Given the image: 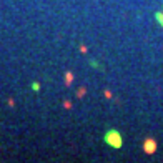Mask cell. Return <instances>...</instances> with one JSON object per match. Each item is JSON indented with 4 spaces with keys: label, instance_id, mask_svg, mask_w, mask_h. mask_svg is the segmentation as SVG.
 <instances>
[{
    "label": "cell",
    "instance_id": "obj_5",
    "mask_svg": "<svg viewBox=\"0 0 163 163\" xmlns=\"http://www.w3.org/2000/svg\"><path fill=\"white\" fill-rule=\"evenodd\" d=\"M157 18L162 22V25H163V13H157Z\"/></svg>",
    "mask_w": 163,
    "mask_h": 163
},
{
    "label": "cell",
    "instance_id": "obj_2",
    "mask_svg": "<svg viewBox=\"0 0 163 163\" xmlns=\"http://www.w3.org/2000/svg\"><path fill=\"white\" fill-rule=\"evenodd\" d=\"M145 150L148 151V153H151V151L155 150V141H153V140H148V141H145Z\"/></svg>",
    "mask_w": 163,
    "mask_h": 163
},
{
    "label": "cell",
    "instance_id": "obj_1",
    "mask_svg": "<svg viewBox=\"0 0 163 163\" xmlns=\"http://www.w3.org/2000/svg\"><path fill=\"white\" fill-rule=\"evenodd\" d=\"M105 141L110 146H113V148H120L122 146V137H120V133L116 130H110L108 133L105 135Z\"/></svg>",
    "mask_w": 163,
    "mask_h": 163
},
{
    "label": "cell",
    "instance_id": "obj_4",
    "mask_svg": "<svg viewBox=\"0 0 163 163\" xmlns=\"http://www.w3.org/2000/svg\"><path fill=\"white\" fill-rule=\"evenodd\" d=\"M32 88H33L35 92H38V88H40V85H38V83H32Z\"/></svg>",
    "mask_w": 163,
    "mask_h": 163
},
{
    "label": "cell",
    "instance_id": "obj_3",
    "mask_svg": "<svg viewBox=\"0 0 163 163\" xmlns=\"http://www.w3.org/2000/svg\"><path fill=\"white\" fill-rule=\"evenodd\" d=\"M72 78H73V77H72V73H67V75H65V83H67V85H70V83H72Z\"/></svg>",
    "mask_w": 163,
    "mask_h": 163
}]
</instances>
